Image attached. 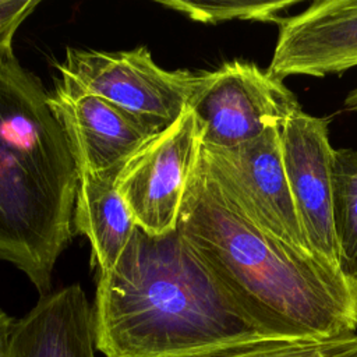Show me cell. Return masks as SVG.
Here are the masks:
<instances>
[{
    "mask_svg": "<svg viewBox=\"0 0 357 357\" xmlns=\"http://www.w3.org/2000/svg\"><path fill=\"white\" fill-rule=\"evenodd\" d=\"M177 230L257 332L282 339L357 333V282L340 265L252 225L201 160Z\"/></svg>",
    "mask_w": 357,
    "mask_h": 357,
    "instance_id": "1",
    "label": "cell"
},
{
    "mask_svg": "<svg viewBox=\"0 0 357 357\" xmlns=\"http://www.w3.org/2000/svg\"><path fill=\"white\" fill-rule=\"evenodd\" d=\"M92 310L105 357H201L262 336L177 229L137 226L116 265L98 272Z\"/></svg>",
    "mask_w": 357,
    "mask_h": 357,
    "instance_id": "2",
    "label": "cell"
},
{
    "mask_svg": "<svg viewBox=\"0 0 357 357\" xmlns=\"http://www.w3.org/2000/svg\"><path fill=\"white\" fill-rule=\"evenodd\" d=\"M78 166L42 81L0 54V259L50 293L73 237Z\"/></svg>",
    "mask_w": 357,
    "mask_h": 357,
    "instance_id": "3",
    "label": "cell"
},
{
    "mask_svg": "<svg viewBox=\"0 0 357 357\" xmlns=\"http://www.w3.org/2000/svg\"><path fill=\"white\" fill-rule=\"evenodd\" d=\"M57 68L64 85L109 100L158 134L188 110L204 73L165 70L145 46L119 52L67 47Z\"/></svg>",
    "mask_w": 357,
    "mask_h": 357,
    "instance_id": "4",
    "label": "cell"
},
{
    "mask_svg": "<svg viewBox=\"0 0 357 357\" xmlns=\"http://www.w3.org/2000/svg\"><path fill=\"white\" fill-rule=\"evenodd\" d=\"M188 109L202 146L230 149L269 130H282L301 106L283 79L254 63L231 60L202 73Z\"/></svg>",
    "mask_w": 357,
    "mask_h": 357,
    "instance_id": "5",
    "label": "cell"
},
{
    "mask_svg": "<svg viewBox=\"0 0 357 357\" xmlns=\"http://www.w3.org/2000/svg\"><path fill=\"white\" fill-rule=\"evenodd\" d=\"M199 160L229 202L261 230L310 250L283 165L280 130L230 149L201 145Z\"/></svg>",
    "mask_w": 357,
    "mask_h": 357,
    "instance_id": "6",
    "label": "cell"
},
{
    "mask_svg": "<svg viewBox=\"0 0 357 357\" xmlns=\"http://www.w3.org/2000/svg\"><path fill=\"white\" fill-rule=\"evenodd\" d=\"M201 145L198 123L188 109L124 165L116 185L139 229L155 236L177 229Z\"/></svg>",
    "mask_w": 357,
    "mask_h": 357,
    "instance_id": "7",
    "label": "cell"
},
{
    "mask_svg": "<svg viewBox=\"0 0 357 357\" xmlns=\"http://www.w3.org/2000/svg\"><path fill=\"white\" fill-rule=\"evenodd\" d=\"M290 192L312 252L340 265L332 212V160L328 123L297 110L280 130Z\"/></svg>",
    "mask_w": 357,
    "mask_h": 357,
    "instance_id": "8",
    "label": "cell"
},
{
    "mask_svg": "<svg viewBox=\"0 0 357 357\" xmlns=\"http://www.w3.org/2000/svg\"><path fill=\"white\" fill-rule=\"evenodd\" d=\"M268 71L324 77L357 67V0H317L283 18Z\"/></svg>",
    "mask_w": 357,
    "mask_h": 357,
    "instance_id": "9",
    "label": "cell"
},
{
    "mask_svg": "<svg viewBox=\"0 0 357 357\" xmlns=\"http://www.w3.org/2000/svg\"><path fill=\"white\" fill-rule=\"evenodd\" d=\"M50 103L71 142L78 169L116 174L158 132L109 100L57 82Z\"/></svg>",
    "mask_w": 357,
    "mask_h": 357,
    "instance_id": "10",
    "label": "cell"
},
{
    "mask_svg": "<svg viewBox=\"0 0 357 357\" xmlns=\"http://www.w3.org/2000/svg\"><path fill=\"white\" fill-rule=\"evenodd\" d=\"M93 310L78 283L47 293L13 325L6 357H95Z\"/></svg>",
    "mask_w": 357,
    "mask_h": 357,
    "instance_id": "11",
    "label": "cell"
},
{
    "mask_svg": "<svg viewBox=\"0 0 357 357\" xmlns=\"http://www.w3.org/2000/svg\"><path fill=\"white\" fill-rule=\"evenodd\" d=\"M116 180V174L78 169L74 226L89 240L98 272L116 265L137 227Z\"/></svg>",
    "mask_w": 357,
    "mask_h": 357,
    "instance_id": "12",
    "label": "cell"
},
{
    "mask_svg": "<svg viewBox=\"0 0 357 357\" xmlns=\"http://www.w3.org/2000/svg\"><path fill=\"white\" fill-rule=\"evenodd\" d=\"M332 212L340 266L357 271V151L335 149L332 160Z\"/></svg>",
    "mask_w": 357,
    "mask_h": 357,
    "instance_id": "13",
    "label": "cell"
},
{
    "mask_svg": "<svg viewBox=\"0 0 357 357\" xmlns=\"http://www.w3.org/2000/svg\"><path fill=\"white\" fill-rule=\"evenodd\" d=\"M357 351V333L335 339L255 336L201 357H340Z\"/></svg>",
    "mask_w": 357,
    "mask_h": 357,
    "instance_id": "14",
    "label": "cell"
},
{
    "mask_svg": "<svg viewBox=\"0 0 357 357\" xmlns=\"http://www.w3.org/2000/svg\"><path fill=\"white\" fill-rule=\"evenodd\" d=\"M158 4L178 11L188 18L204 24H219L233 20L276 22L280 25V13L293 7L298 0L279 1H248V0H218V1H190V0H156Z\"/></svg>",
    "mask_w": 357,
    "mask_h": 357,
    "instance_id": "15",
    "label": "cell"
},
{
    "mask_svg": "<svg viewBox=\"0 0 357 357\" xmlns=\"http://www.w3.org/2000/svg\"><path fill=\"white\" fill-rule=\"evenodd\" d=\"M39 3V0H0V54L13 52L18 28Z\"/></svg>",
    "mask_w": 357,
    "mask_h": 357,
    "instance_id": "16",
    "label": "cell"
},
{
    "mask_svg": "<svg viewBox=\"0 0 357 357\" xmlns=\"http://www.w3.org/2000/svg\"><path fill=\"white\" fill-rule=\"evenodd\" d=\"M14 319L4 311L0 314V357H6L8 337L14 325Z\"/></svg>",
    "mask_w": 357,
    "mask_h": 357,
    "instance_id": "17",
    "label": "cell"
},
{
    "mask_svg": "<svg viewBox=\"0 0 357 357\" xmlns=\"http://www.w3.org/2000/svg\"><path fill=\"white\" fill-rule=\"evenodd\" d=\"M340 357H357V351L350 353V354H344V356H340Z\"/></svg>",
    "mask_w": 357,
    "mask_h": 357,
    "instance_id": "18",
    "label": "cell"
},
{
    "mask_svg": "<svg viewBox=\"0 0 357 357\" xmlns=\"http://www.w3.org/2000/svg\"><path fill=\"white\" fill-rule=\"evenodd\" d=\"M351 276H353V278H354V280H356V282H357V271H356V272H354V273H353V275H351Z\"/></svg>",
    "mask_w": 357,
    "mask_h": 357,
    "instance_id": "19",
    "label": "cell"
},
{
    "mask_svg": "<svg viewBox=\"0 0 357 357\" xmlns=\"http://www.w3.org/2000/svg\"><path fill=\"white\" fill-rule=\"evenodd\" d=\"M1 312H3V310H0V314H1Z\"/></svg>",
    "mask_w": 357,
    "mask_h": 357,
    "instance_id": "20",
    "label": "cell"
}]
</instances>
